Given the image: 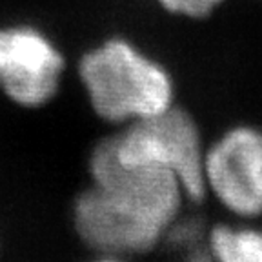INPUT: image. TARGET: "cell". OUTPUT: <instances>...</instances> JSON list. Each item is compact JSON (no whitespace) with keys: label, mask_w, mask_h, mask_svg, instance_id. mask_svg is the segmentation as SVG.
Returning <instances> with one entry per match:
<instances>
[{"label":"cell","mask_w":262,"mask_h":262,"mask_svg":"<svg viewBox=\"0 0 262 262\" xmlns=\"http://www.w3.org/2000/svg\"><path fill=\"white\" fill-rule=\"evenodd\" d=\"M75 73L91 113L113 129L151 119L179 102L173 71L124 35L90 46Z\"/></svg>","instance_id":"2"},{"label":"cell","mask_w":262,"mask_h":262,"mask_svg":"<svg viewBox=\"0 0 262 262\" xmlns=\"http://www.w3.org/2000/svg\"><path fill=\"white\" fill-rule=\"evenodd\" d=\"M204 191L237 221H260L262 124L233 122L206 144Z\"/></svg>","instance_id":"5"},{"label":"cell","mask_w":262,"mask_h":262,"mask_svg":"<svg viewBox=\"0 0 262 262\" xmlns=\"http://www.w3.org/2000/svg\"><path fill=\"white\" fill-rule=\"evenodd\" d=\"M90 262H133L131 257H120V255H106V253H95V258Z\"/></svg>","instance_id":"9"},{"label":"cell","mask_w":262,"mask_h":262,"mask_svg":"<svg viewBox=\"0 0 262 262\" xmlns=\"http://www.w3.org/2000/svg\"><path fill=\"white\" fill-rule=\"evenodd\" d=\"M180 262H215V260H213L206 244H201L196 246V248H191V250L182 251V260Z\"/></svg>","instance_id":"8"},{"label":"cell","mask_w":262,"mask_h":262,"mask_svg":"<svg viewBox=\"0 0 262 262\" xmlns=\"http://www.w3.org/2000/svg\"><path fill=\"white\" fill-rule=\"evenodd\" d=\"M88 173L90 184L75 196L71 222L93 253L131 258L149 253L189 202L173 173L119 162L107 135L90 149Z\"/></svg>","instance_id":"1"},{"label":"cell","mask_w":262,"mask_h":262,"mask_svg":"<svg viewBox=\"0 0 262 262\" xmlns=\"http://www.w3.org/2000/svg\"><path fill=\"white\" fill-rule=\"evenodd\" d=\"M117 160L169 171L184 186L189 202H202L206 140L196 117L179 102L151 119L117 127L107 135Z\"/></svg>","instance_id":"3"},{"label":"cell","mask_w":262,"mask_h":262,"mask_svg":"<svg viewBox=\"0 0 262 262\" xmlns=\"http://www.w3.org/2000/svg\"><path fill=\"white\" fill-rule=\"evenodd\" d=\"M66 75L68 57L48 31L29 22L0 24V93L13 106L44 110Z\"/></svg>","instance_id":"4"},{"label":"cell","mask_w":262,"mask_h":262,"mask_svg":"<svg viewBox=\"0 0 262 262\" xmlns=\"http://www.w3.org/2000/svg\"><path fill=\"white\" fill-rule=\"evenodd\" d=\"M253 2H257V4H262V0H253Z\"/></svg>","instance_id":"10"},{"label":"cell","mask_w":262,"mask_h":262,"mask_svg":"<svg viewBox=\"0 0 262 262\" xmlns=\"http://www.w3.org/2000/svg\"><path fill=\"white\" fill-rule=\"evenodd\" d=\"M206 248L215 262H262V226L238 221L206 231Z\"/></svg>","instance_id":"6"},{"label":"cell","mask_w":262,"mask_h":262,"mask_svg":"<svg viewBox=\"0 0 262 262\" xmlns=\"http://www.w3.org/2000/svg\"><path fill=\"white\" fill-rule=\"evenodd\" d=\"M153 2L159 6L160 11L173 18L201 24L217 16L231 0H153Z\"/></svg>","instance_id":"7"}]
</instances>
